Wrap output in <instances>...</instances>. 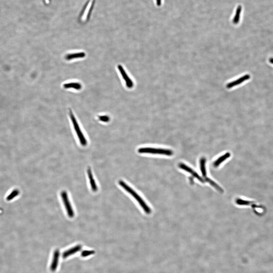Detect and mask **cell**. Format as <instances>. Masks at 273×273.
<instances>
[{"instance_id": "5b68a950", "label": "cell", "mask_w": 273, "mask_h": 273, "mask_svg": "<svg viewBox=\"0 0 273 273\" xmlns=\"http://www.w3.org/2000/svg\"><path fill=\"white\" fill-rule=\"evenodd\" d=\"M250 76L249 75H245L243 76V77H240V78L238 79L237 80H235V81H233V82L228 84H227L226 85V88H228V89H231V88L234 87L244 82V81L249 79L250 78Z\"/></svg>"}, {"instance_id": "ba28073f", "label": "cell", "mask_w": 273, "mask_h": 273, "mask_svg": "<svg viewBox=\"0 0 273 273\" xmlns=\"http://www.w3.org/2000/svg\"><path fill=\"white\" fill-rule=\"evenodd\" d=\"M86 54L84 52L74 53L67 54L65 58L66 60H71L74 59H81L85 57Z\"/></svg>"}, {"instance_id": "9a60e30c", "label": "cell", "mask_w": 273, "mask_h": 273, "mask_svg": "<svg viewBox=\"0 0 273 273\" xmlns=\"http://www.w3.org/2000/svg\"><path fill=\"white\" fill-rule=\"evenodd\" d=\"M241 6H239V7H238L237 10L236 11V14H235V16L233 20V22L234 24H237L239 23V18H240V12H241Z\"/></svg>"}, {"instance_id": "30bf717a", "label": "cell", "mask_w": 273, "mask_h": 273, "mask_svg": "<svg viewBox=\"0 0 273 273\" xmlns=\"http://www.w3.org/2000/svg\"><path fill=\"white\" fill-rule=\"evenodd\" d=\"M81 245H78L74 247L73 248H71L67 251H66V252H65L63 253V257H68L70 255H71L72 254H74V253H76L77 252L79 251L81 249Z\"/></svg>"}, {"instance_id": "6da1fadb", "label": "cell", "mask_w": 273, "mask_h": 273, "mask_svg": "<svg viewBox=\"0 0 273 273\" xmlns=\"http://www.w3.org/2000/svg\"><path fill=\"white\" fill-rule=\"evenodd\" d=\"M119 184L120 186H121L123 188L126 190V191L131 195L132 196L135 198L136 200L138 201V204H139L141 207L143 208V210L147 214H150L151 213V210L150 208L146 204L145 201H143V199L141 198L140 196L136 192L126 184L125 182L122 181H120L119 182Z\"/></svg>"}, {"instance_id": "4fadbf2b", "label": "cell", "mask_w": 273, "mask_h": 273, "mask_svg": "<svg viewBox=\"0 0 273 273\" xmlns=\"http://www.w3.org/2000/svg\"><path fill=\"white\" fill-rule=\"evenodd\" d=\"M206 159L204 158L203 157L200 160V168L202 174V175L204 177H206V172L205 168Z\"/></svg>"}, {"instance_id": "3957f363", "label": "cell", "mask_w": 273, "mask_h": 273, "mask_svg": "<svg viewBox=\"0 0 273 273\" xmlns=\"http://www.w3.org/2000/svg\"><path fill=\"white\" fill-rule=\"evenodd\" d=\"M138 152L141 154H151L171 156L173 152L171 150L164 149L154 148L151 147H141L138 150Z\"/></svg>"}, {"instance_id": "7c38bea8", "label": "cell", "mask_w": 273, "mask_h": 273, "mask_svg": "<svg viewBox=\"0 0 273 273\" xmlns=\"http://www.w3.org/2000/svg\"><path fill=\"white\" fill-rule=\"evenodd\" d=\"M230 156V154L228 152L226 153L225 155H223V156H221V157H220L219 158L217 159V160H216L215 162L213 163V165L215 167H217L219 166V165L221 164V163L223 162L224 161V160H225L227 158H228V157H229Z\"/></svg>"}, {"instance_id": "7a4b0ae2", "label": "cell", "mask_w": 273, "mask_h": 273, "mask_svg": "<svg viewBox=\"0 0 273 273\" xmlns=\"http://www.w3.org/2000/svg\"><path fill=\"white\" fill-rule=\"evenodd\" d=\"M69 114L74 127V128L79 140V141L80 143L83 146H86L87 144V140L85 137L84 135L82 130L80 128L79 125L77 123V120L76 119L74 115L72 113V111L71 109L69 110Z\"/></svg>"}, {"instance_id": "8992f818", "label": "cell", "mask_w": 273, "mask_h": 273, "mask_svg": "<svg viewBox=\"0 0 273 273\" xmlns=\"http://www.w3.org/2000/svg\"><path fill=\"white\" fill-rule=\"evenodd\" d=\"M87 173L88 175L89 176V182H90L91 189L94 192H96L98 191V187L96 186L95 181L94 180V177H93L91 168L90 167L88 168Z\"/></svg>"}, {"instance_id": "5bb4252c", "label": "cell", "mask_w": 273, "mask_h": 273, "mask_svg": "<svg viewBox=\"0 0 273 273\" xmlns=\"http://www.w3.org/2000/svg\"><path fill=\"white\" fill-rule=\"evenodd\" d=\"M206 181L207 182H209V184L213 186V187H215V189H216L217 190H218V191H219L220 192L222 193L223 192V190L221 187H219V186L218 185L216 184L215 182H213V180H211L210 179H209V178H206Z\"/></svg>"}, {"instance_id": "2e32d148", "label": "cell", "mask_w": 273, "mask_h": 273, "mask_svg": "<svg viewBox=\"0 0 273 273\" xmlns=\"http://www.w3.org/2000/svg\"><path fill=\"white\" fill-rule=\"evenodd\" d=\"M94 251L92 250H86L84 251L82 253V255L83 257H87V256H89L90 255H91L94 254Z\"/></svg>"}, {"instance_id": "ac0fdd59", "label": "cell", "mask_w": 273, "mask_h": 273, "mask_svg": "<svg viewBox=\"0 0 273 273\" xmlns=\"http://www.w3.org/2000/svg\"><path fill=\"white\" fill-rule=\"evenodd\" d=\"M19 192V191H14L13 192V193L12 192V193L13 195H12V194H10V196L9 195L8 197L7 200H11V199H13V198H14L13 197L14 195H15V196H17V195L18 194Z\"/></svg>"}, {"instance_id": "277c9868", "label": "cell", "mask_w": 273, "mask_h": 273, "mask_svg": "<svg viewBox=\"0 0 273 273\" xmlns=\"http://www.w3.org/2000/svg\"><path fill=\"white\" fill-rule=\"evenodd\" d=\"M61 195L68 216L70 218H72L74 217V211L69 201L67 193L65 191H62Z\"/></svg>"}, {"instance_id": "e0dca14e", "label": "cell", "mask_w": 273, "mask_h": 273, "mask_svg": "<svg viewBox=\"0 0 273 273\" xmlns=\"http://www.w3.org/2000/svg\"><path fill=\"white\" fill-rule=\"evenodd\" d=\"M99 120L103 122H107L110 120V118L107 116H99Z\"/></svg>"}, {"instance_id": "8fae6325", "label": "cell", "mask_w": 273, "mask_h": 273, "mask_svg": "<svg viewBox=\"0 0 273 273\" xmlns=\"http://www.w3.org/2000/svg\"><path fill=\"white\" fill-rule=\"evenodd\" d=\"M59 250H57L54 252L53 260L51 266V270H54L56 269L59 261Z\"/></svg>"}, {"instance_id": "9c48e42d", "label": "cell", "mask_w": 273, "mask_h": 273, "mask_svg": "<svg viewBox=\"0 0 273 273\" xmlns=\"http://www.w3.org/2000/svg\"><path fill=\"white\" fill-rule=\"evenodd\" d=\"M63 87L65 89H72L77 90H81L82 88V85L80 83L76 82L65 84Z\"/></svg>"}, {"instance_id": "52a82bcc", "label": "cell", "mask_w": 273, "mask_h": 273, "mask_svg": "<svg viewBox=\"0 0 273 273\" xmlns=\"http://www.w3.org/2000/svg\"><path fill=\"white\" fill-rule=\"evenodd\" d=\"M179 167L181 169H183L184 170L186 171L191 173L194 177L197 178V179L199 180L200 181V182H204V181L202 179L201 177H200L197 173L195 172L192 169L189 167L187 166V165H185V164H184L181 163L179 164Z\"/></svg>"}, {"instance_id": "d6986e66", "label": "cell", "mask_w": 273, "mask_h": 273, "mask_svg": "<svg viewBox=\"0 0 273 273\" xmlns=\"http://www.w3.org/2000/svg\"><path fill=\"white\" fill-rule=\"evenodd\" d=\"M269 62L270 63L273 64V58H270V59H269Z\"/></svg>"}]
</instances>
